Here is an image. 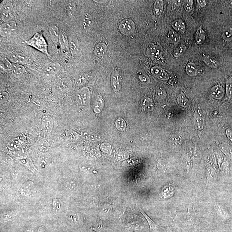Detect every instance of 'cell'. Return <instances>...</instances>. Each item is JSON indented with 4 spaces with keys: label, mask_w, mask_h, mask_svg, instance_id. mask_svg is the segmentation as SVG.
<instances>
[{
    "label": "cell",
    "mask_w": 232,
    "mask_h": 232,
    "mask_svg": "<svg viewBox=\"0 0 232 232\" xmlns=\"http://www.w3.org/2000/svg\"><path fill=\"white\" fill-rule=\"evenodd\" d=\"M25 43L30 46H32L41 53L50 57L48 51V45L44 37L41 33L37 32Z\"/></svg>",
    "instance_id": "cell-1"
},
{
    "label": "cell",
    "mask_w": 232,
    "mask_h": 232,
    "mask_svg": "<svg viewBox=\"0 0 232 232\" xmlns=\"http://www.w3.org/2000/svg\"><path fill=\"white\" fill-rule=\"evenodd\" d=\"M17 30V23L14 21L11 20L5 22L1 26L0 32L2 37L9 36L15 32Z\"/></svg>",
    "instance_id": "cell-2"
},
{
    "label": "cell",
    "mask_w": 232,
    "mask_h": 232,
    "mask_svg": "<svg viewBox=\"0 0 232 232\" xmlns=\"http://www.w3.org/2000/svg\"><path fill=\"white\" fill-rule=\"evenodd\" d=\"M76 97L77 102L80 105H87L90 100V92L89 89L84 87L80 89L77 92Z\"/></svg>",
    "instance_id": "cell-3"
},
{
    "label": "cell",
    "mask_w": 232,
    "mask_h": 232,
    "mask_svg": "<svg viewBox=\"0 0 232 232\" xmlns=\"http://www.w3.org/2000/svg\"><path fill=\"white\" fill-rule=\"evenodd\" d=\"M119 28L122 33L129 35L134 32L135 27L133 21L129 19H126L120 23Z\"/></svg>",
    "instance_id": "cell-4"
},
{
    "label": "cell",
    "mask_w": 232,
    "mask_h": 232,
    "mask_svg": "<svg viewBox=\"0 0 232 232\" xmlns=\"http://www.w3.org/2000/svg\"><path fill=\"white\" fill-rule=\"evenodd\" d=\"M8 59L12 63L22 64H27L28 60L27 57L23 53H14L9 56Z\"/></svg>",
    "instance_id": "cell-5"
},
{
    "label": "cell",
    "mask_w": 232,
    "mask_h": 232,
    "mask_svg": "<svg viewBox=\"0 0 232 232\" xmlns=\"http://www.w3.org/2000/svg\"><path fill=\"white\" fill-rule=\"evenodd\" d=\"M59 41L62 53L65 54H68L70 52L69 41L66 33L63 30H61L60 33Z\"/></svg>",
    "instance_id": "cell-6"
},
{
    "label": "cell",
    "mask_w": 232,
    "mask_h": 232,
    "mask_svg": "<svg viewBox=\"0 0 232 232\" xmlns=\"http://www.w3.org/2000/svg\"><path fill=\"white\" fill-rule=\"evenodd\" d=\"M41 124L43 132L46 134L50 133L53 127V120L50 116H44L41 121Z\"/></svg>",
    "instance_id": "cell-7"
},
{
    "label": "cell",
    "mask_w": 232,
    "mask_h": 232,
    "mask_svg": "<svg viewBox=\"0 0 232 232\" xmlns=\"http://www.w3.org/2000/svg\"><path fill=\"white\" fill-rule=\"evenodd\" d=\"M151 72L153 75L160 80H167L169 79V76L168 73L160 67H153L151 68Z\"/></svg>",
    "instance_id": "cell-8"
},
{
    "label": "cell",
    "mask_w": 232,
    "mask_h": 232,
    "mask_svg": "<svg viewBox=\"0 0 232 232\" xmlns=\"http://www.w3.org/2000/svg\"><path fill=\"white\" fill-rule=\"evenodd\" d=\"M35 187L34 182L29 180L22 184L20 190L21 194L24 196H28L32 192Z\"/></svg>",
    "instance_id": "cell-9"
},
{
    "label": "cell",
    "mask_w": 232,
    "mask_h": 232,
    "mask_svg": "<svg viewBox=\"0 0 232 232\" xmlns=\"http://www.w3.org/2000/svg\"><path fill=\"white\" fill-rule=\"evenodd\" d=\"M112 88L115 92H118L120 90L122 86V78L119 74L116 71L112 75Z\"/></svg>",
    "instance_id": "cell-10"
},
{
    "label": "cell",
    "mask_w": 232,
    "mask_h": 232,
    "mask_svg": "<svg viewBox=\"0 0 232 232\" xmlns=\"http://www.w3.org/2000/svg\"><path fill=\"white\" fill-rule=\"evenodd\" d=\"M52 160L51 155L48 153H43L39 156L38 158V162L39 165L43 167L49 165Z\"/></svg>",
    "instance_id": "cell-11"
},
{
    "label": "cell",
    "mask_w": 232,
    "mask_h": 232,
    "mask_svg": "<svg viewBox=\"0 0 232 232\" xmlns=\"http://www.w3.org/2000/svg\"><path fill=\"white\" fill-rule=\"evenodd\" d=\"M61 68V65L58 62H53L50 63L45 66L44 72L48 75H54L59 72Z\"/></svg>",
    "instance_id": "cell-12"
},
{
    "label": "cell",
    "mask_w": 232,
    "mask_h": 232,
    "mask_svg": "<svg viewBox=\"0 0 232 232\" xmlns=\"http://www.w3.org/2000/svg\"><path fill=\"white\" fill-rule=\"evenodd\" d=\"M212 96L215 99H221L224 95V90L220 85H216L212 88L211 91Z\"/></svg>",
    "instance_id": "cell-13"
},
{
    "label": "cell",
    "mask_w": 232,
    "mask_h": 232,
    "mask_svg": "<svg viewBox=\"0 0 232 232\" xmlns=\"http://www.w3.org/2000/svg\"><path fill=\"white\" fill-rule=\"evenodd\" d=\"M140 210L142 214L143 215L144 217H145V218L146 220H147V221H148V224H149V226H150V232H159L160 230L161 229H164L163 228V227H160L157 224H156V223L155 222H154V221H153L152 219H150V218H149V217H148L145 213V212H144L141 208H140Z\"/></svg>",
    "instance_id": "cell-14"
},
{
    "label": "cell",
    "mask_w": 232,
    "mask_h": 232,
    "mask_svg": "<svg viewBox=\"0 0 232 232\" xmlns=\"http://www.w3.org/2000/svg\"><path fill=\"white\" fill-rule=\"evenodd\" d=\"M49 33L53 42L55 43H58L59 40L60 33L58 27L55 25L52 26L49 29Z\"/></svg>",
    "instance_id": "cell-15"
},
{
    "label": "cell",
    "mask_w": 232,
    "mask_h": 232,
    "mask_svg": "<svg viewBox=\"0 0 232 232\" xmlns=\"http://www.w3.org/2000/svg\"><path fill=\"white\" fill-rule=\"evenodd\" d=\"M162 51L163 50L161 46L158 44H154L149 47L148 52L151 57L157 58L161 55Z\"/></svg>",
    "instance_id": "cell-16"
},
{
    "label": "cell",
    "mask_w": 232,
    "mask_h": 232,
    "mask_svg": "<svg viewBox=\"0 0 232 232\" xmlns=\"http://www.w3.org/2000/svg\"><path fill=\"white\" fill-rule=\"evenodd\" d=\"M1 13H13L12 3L8 1H4L1 5Z\"/></svg>",
    "instance_id": "cell-17"
},
{
    "label": "cell",
    "mask_w": 232,
    "mask_h": 232,
    "mask_svg": "<svg viewBox=\"0 0 232 232\" xmlns=\"http://www.w3.org/2000/svg\"><path fill=\"white\" fill-rule=\"evenodd\" d=\"M172 27L174 29L180 32L184 33L186 30V25L182 20H177L172 22Z\"/></svg>",
    "instance_id": "cell-18"
},
{
    "label": "cell",
    "mask_w": 232,
    "mask_h": 232,
    "mask_svg": "<svg viewBox=\"0 0 232 232\" xmlns=\"http://www.w3.org/2000/svg\"><path fill=\"white\" fill-rule=\"evenodd\" d=\"M206 33L202 28H199L196 34L195 41L196 43L199 45L203 44L205 41Z\"/></svg>",
    "instance_id": "cell-19"
},
{
    "label": "cell",
    "mask_w": 232,
    "mask_h": 232,
    "mask_svg": "<svg viewBox=\"0 0 232 232\" xmlns=\"http://www.w3.org/2000/svg\"><path fill=\"white\" fill-rule=\"evenodd\" d=\"M203 61L206 65L212 68H216L219 66L218 61L208 56H204L203 58Z\"/></svg>",
    "instance_id": "cell-20"
},
{
    "label": "cell",
    "mask_w": 232,
    "mask_h": 232,
    "mask_svg": "<svg viewBox=\"0 0 232 232\" xmlns=\"http://www.w3.org/2000/svg\"><path fill=\"white\" fill-rule=\"evenodd\" d=\"M107 50V46L104 43H98L96 46L94 50L95 55L101 57L105 54Z\"/></svg>",
    "instance_id": "cell-21"
},
{
    "label": "cell",
    "mask_w": 232,
    "mask_h": 232,
    "mask_svg": "<svg viewBox=\"0 0 232 232\" xmlns=\"http://www.w3.org/2000/svg\"><path fill=\"white\" fill-rule=\"evenodd\" d=\"M22 147L19 138H16L12 140L7 144V148L9 150H18Z\"/></svg>",
    "instance_id": "cell-22"
},
{
    "label": "cell",
    "mask_w": 232,
    "mask_h": 232,
    "mask_svg": "<svg viewBox=\"0 0 232 232\" xmlns=\"http://www.w3.org/2000/svg\"><path fill=\"white\" fill-rule=\"evenodd\" d=\"M186 72L187 75L190 76H195L197 75L198 70L194 63L190 62L186 65Z\"/></svg>",
    "instance_id": "cell-23"
},
{
    "label": "cell",
    "mask_w": 232,
    "mask_h": 232,
    "mask_svg": "<svg viewBox=\"0 0 232 232\" xmlns=\"http://www.w3.org/2000/svg\"><path fill=\"white\" fill-rule=\"evenodd\" d=\"M164 3L163 1H157L155 3L153 7V12L156 16L161 14L164 10Z\"/></svg>",
    "instance_id": "cell-24"
},
{
    "label": "cell",
    "mask_w": 232,
    "mask_h": 232,
    "mask_svg": "<svg viewBox=\"0 0 232 232\" xmlns=\"http://www.w3.org/2000/svg\"><path fill=\"white\" fill-rule=\"evenodd\" d=\"M71 82L70 80L67 79V78H64L60 80L57 86L58 88L61 90H68L70 87Z\"/></svg>",
    "instance_id": "cell-25"
},
{
    "label": "cell",
    "mask_w": 232,
    "mask_h": 232,
    "mask_svg": "<svg viewBox=\"0 0 232 232\" xmlns=\"http://www.w3.org/2000/svg\"><path fill=\"white\" fill-rule=\"evenodd\" d=\"M222 36L225 41L230 42L232 41V27H226L223 30Z\"/></svg>",
    "instance_id": "cell-26"
},
{
    "label": "cell",
    "mask_w": 232,
    "mask_h": 232,
    "mask_svg": "<svg viewBox=\"0 0 232 232\" xmlns=\"http://www.w3.org/2000/svg\"><path fill=\"white\" fill-rule=\"evenodd\" d=\"M39 149L41 152L46 153L48 151L50 148V144L45 139H41L39 142Z\"/></svg>",
    "instance_id": "cell-27"
},
{
    "label": "cell",
    "mask_w": 232,
    "mask_h": 232,
    "mask_svg": "<svg viewBox=\"0 0 232 232\" xmlns=\"http://www.w3.org/2000/svg\"><path fill=\"white\" fill-rule=\"evenodd\" d=\"M1 66L6 71H12V63L7 58H3L1 61Z\"/></svg>",
    "instance_id": "cell-28"
},
{
    "label": "cell",
    "mask_w": 232,
    "mask_h": 232,
    "mask_svg": "<svg viewBox=\"0 0 232 232\" xmlns=\"http://www.w3.org/2000/svg\"><path fill=\"white\" fill-rule=\"evenodd\" d=\"M69 47L70 51L72 54H74L77 53L78 51V45L76 40L74 39H70L69 41Z\"/></svg>",
    "instance_id": "cell-29"
},
{
    "label": "cell",
    "mask_w": 232,
    "mask_h": 232,
    "mask_svg": "<svg viewBox=\"0 0 232 232\" xmlns=\"http://www.w3.org/2000/svg\"><path fill=\"white\" fill-rule=\"evenodd\" d=\"M12 71L17 75H22L25 72V68L22 64L12 63Z\"/></svg>",
    "instance_id": "cell-30"
},
{
    "label": "cell",
    "mask_w": 232,
    "mask_h": 232,
    "mask_svg": "<svg viewBox=\"0 0 232 232\" xmlns=\"http://www.w3.org/2000/svg\"><path fill=\"white\" fill-rule=\"evenodd\" d=\"M22 164L25 165L26 167L29 168L33 172L35 173L37 171V169L35 168L34 165L33 164L32 160L30 158H28L27 159H23L21 161Z\"/></svg>",
    "instance_id": "cell-31"
},
{
    "label": "cell",
    "mask_w": 232,
    "mask_h": 232,
    "mask_svg": "<svg viewBox=\"0 0 232 232\" xmlns=\"http://www.w3.org/2000/svg\"><path fill=\"white\" fill-rule=\"evenodd\" d=\"M103 105L102 99L99 97H97L95 99L94 103V111L96 113L100 112L102 109Z\"/></svg>",
    "instance_id": "cell-32"
},
{
    "label": "cell",
    "mask_w": 232,
    "mask_h": 232,
    "mask_svg": "<svg viewBox=\"0 0 232 232\" xmlns=\"http://www.w3.org/2000/svg\"><path fill=\"white\" fill-rule=\"evenodd\" d=\"M186 46L184 44H182L178 46L174 51L173 54L174 57H178L182 56L186 50Z\"/></svg>",
    "instance_id": "cell-33"
},
{
    "label": "cell",
    "mask_w": 232,
    "mask_h": 232,
    "mask_svg": "<svg viewBox=\"0 0 232 232\" xmlns=\"http://www.w3.org/2000/svg\"><path fill=\"white\" fill-rule=\"evenodd\" d=\"M92 23V18L90 15L89 14H85L83 17V28L85 29L88 28L89 27H90Z\"/></svg>",
    "instance_id": "cell-34"
},
{
    "label": "cell",
    "mask_w": 232,
    "mask_h": 232,
    "mask_svg": "<svg viewBox=\"0 0 232 232\" xmlns=\"http://www.w3.org/2000/svg\"><path fill=\"white\" fill-rule=\"evenodd\" d=\"M168 37H169V39H171L172 43L174 44H177L179 42L180 40L179 35L175 31H169Z\"/></svg>",
    "instance_id": "cell-35"
},
{
    "label": "cell",
    "mask_w": 232,
    "mask_h": 232,
    "mask_svg": "<svg viewBox=\"0 0 232 232\" xmlns=\"http://www.w3.org/2000/svg\"><path fill=\"white\" fill-rule=\"evenodd\" d=\"M52 206L53 211L55 212H58L61 208V201L59 199L54 198L53 200Z\"/></svg>",
    "instance_id": "cell-36"
},
{
    "label": "cell",
    "mask_w": 232,
    "mask_h": 232,
    "mask_svg": "<svg viewBox=\"0 0 232 232\" xmlns=\"http://www.w3.org/2000/svg\"><path fill=\"white\" fill-rule=\"evenodd\" d=\"M64 185L66 189L69 190H75L76 188V184L72 180H67L64 182Z\"/></svg>",
    "instance_id": "cell-37"
},
{
    "label": "cell",
    "mask_w": 232,
    "mask_h": 232,
    "mask_svg": "<svg viewBox=\"0 0 232 232\" xmlns=\"http://www.w3.org/2000/svg\"><path fill=\"white\" fill-rule=\"evenodd\" d=\"M178 102L182 106L184 107L187 106L188 103V100L183 93H182L179 96V98H178Z\"/></svg>",
    "instance_id": "cell-38"
},
{
    "label": "cell",
    "mask_w": 232,
    "mask_h": 232,
    "mask_svg": "<svg viewBox=\"0 0 232 232\" xmlns=\"http://www.w3.org/2000/svg\"><path fill=\"white\" fill-rule=\"evenodd\" d=\"M15 212L13 211H8L5 212L2 215V218L6 221L12 220L15 215Z\"/></svg>",
    "instance_id": "cell-39"
},
{
    "label": "cell",
    "mask_w": 232,
    "mask_h": 232,
    "mask_svg": "<svg viewBox=\"0 0 232 232\" xmlns=\"http://www.w3.org/2000/svg\"><path fill=\"white\" fill-rule=\"evenodd\" d=\"M11 175L14 179L17 180L19 179L21 175V171L18 168L13 167L12 168L11 171Z\"/></svg>",
    "instance_id": "cell-40"
},
{
    "label": "cell",
    "mask_w": 232,
    "mask_h": 232,
    "mask_svg": "<svg viewBox=\"0 0 232 232\" xmlns=\"http://www.w3.org/2000/svg\"><path fill=\"white\" fill-rule=\"evenodd\" d=\"M17 155L21 158L25 159L27 157L28 151L27 149L24 147H21L17 150Z\"/></svg>",
    "instance_id": "cell-41"
},
{
    "label": "cell",
    "mask_w": 232,
    "mask_h": 232,
    "mask_svg": "<svg viewBox=\"0 0 232 232\" xmlns=\"http://www.w3.org/2000/svg\"><path fill=\"white\" fill-rule=\"evenodd\" d=\"M226 93L228 97L230 98L232 96V81L231 80H228L226 83Z\"/></svg>",
    "instance_id": "cell-42"
},
{
    "label": "cell",
    "mask_w": 232,
    "mask_h": 232,
    "mask_svg": "<svg viewBox=\"0 0 232 232\" xmlns=\"http://www.w3.org/2000/svg\"><path fill=\"white\" fill-rule=\"evenodd\" d=\"M66 136L70 140H75L77 139L78 138V134L72 130L68 131L66 133Z\"/></svg>",
    "instance_id": "cell-43"
},
{
    "label": "cell",
    "mask_w": 232,
    "mask_h": 232,
    "mask_svg": "<svg viewBox=\"0 0 232 232\" xmlns=\"http://www.w3.org/2000/svg\"><path fill=\"white\" fill-rule=\"evenodd\" d=\"M184 7L185 10L188 12L191 11L192 9L193 1H184Z\"/></svg>",
    "instance_id": "cell-44"
},
{
    "label": "cell",
    "mask_w": 232,
    "mask_h": 232,
    "mask_svg": "<svg viewBox=\"0 0 232 232\" xmlns=\"http://www.w3.org/2000/svg\"><path fill=\"white\" fill-rule=\"evenodd\" d=\"M116 128H117L119 130L122 131V130H124L125 129V123L124 121L123 120L121 119L118 120L116 121Z\"/></svg>",
    "instance_id": "cell-45"
},
{
    "label": "cell",
    "mask_w": 232,
    "mask_h": 232,
    "mask_svg": "<svg viewBox=\"0 0 232 232\" xmlns=\"http://www.w3.org/2000/svg\"><path fill=\"white\" fill-rule=\"evenodd\" d=\"M87 76L86 75H81L78 77L77 80V83L78 85H82L86 81Z\"/></svg>",
    "instance_id": "cell-46"
},
{
    "label": "cell",
    "mask_w": 232,
    "mask_h": 232,
    "mask_svg": "<svg viewBox=\"0 0 232 232\" xmlns=\"http://www.w3.org/2000/svg\"><path fill=\"white\" fill-rule=\"evenodd\" d=\"M2 161L6 165H12L13 164V160L9 156H6L2 159Z\"/></svg>",
    "instance_id": "cell-47"
},
{
    "label": "cell",
    "mask_w": 232,
    "mask_h": 232,
    "mask_svg": "<svg viewBox=\"0 0 232 232\" xmlns=\"http://www.w3.org/2000/svg\"><path fill=\"white\" fill-rule=\"evenodd\" d=\"M69 218L70 221L74 223H77L79 221L78 216L75 214H71L69 216Z\"/></svg>",
    "instance_id": "cell-48"
},
{
    "label": "cell",
    "mask_w": 232,
    "mask_h": 232,
    "mask_svg": "<svg viewBox=\"0 0 232 232\" xmlns=\"http://www.w3.org/2000/svg\"><path fill=\"white\" fill-rule=\"evenodd\" d=\"M152 105H153L151 103V102L148 100H147V99H146L144 101V106L146 107L145 108L147 109L150 110V111L151 110V107H153Z\"/></svg>",
    "instance_id": "cell-49"
},
{
    "label": "cell",
    "mask_w": 232,
    "mask_h": 232,
    "mask_svg": "<svg viewBox=\"0 0 232 232\" xmlns=\"http://www.w3.org/2000/svg\"><path fill=\"white\" fill-rule=\"evenodd\" d=\"M80 168L82 171H87V172H88L91 170V167L89 166H87V165H81Z\"/></svg>",
    "instance_id": "cell-50"
},
{
    "label": "cell",
    "mask_w": 232,
    "mask_h": 232,
    "mask_svg": "<svg viewBox=\"0 0 232 232\" xmlns=\"http://www.w3.org/2000/svg\"><path fill=\"white\" fill-rule=\"evenodd\" d=\"M166 96V94H165V92L164 91L160 90L158 91L157 93V96L160 98H164Z\"/></svg>",
    "instance_id": "cell-51"
},
{
    "label": "cell",
    "mask_w": 232,
    "mask_h": 232,
    "mask_svg": "<svg viewBox=\"0 0 232 232\" xmlns=\"http://www.w3.org/2000/svg\"><path fill=\"white\" fill-rule=\"evenodd\" d=\"M74 5H72V3H70L68 7V11L69 14L71 15L72 14V11H74Z\"/></svg>",
    "instance_id": "cell-52"
},
{
    "label": "cell",
    "mask_w": 232,
    "mask_h": 232,
    "mask_svg": "<svg viewBox=\"0 0 232 232\" xmlns=\"http://www.w3.org/2000/svg\"><path fill=\"white\" fill-rule=\"evenodd\" d=\"M8 94L6 92H2L1 93V100H5L7 99L8 97Z\"/></svg>",
    "instance_id": "cell-53"
},
{
    "label": "cell",
    "mask_w": 232,
    "mask_h": 232,
    "mask_svg": "<svg viewBox=\"0 0 232 232\" xmlns=\"http://www.w3.org/2000/svg\"><path fill=\"white\" fill-rule=\"evenodd\" d=\"M198 4L201 7H205L206 5V2L205 1H197Z\"/></svg>",
    "instance_id": "cell-54"
},
{
    "label": "cell",
    "mask_w": 232,
    "mask_h": 232,
    "mask_svg": "<svg viewBox=\"0 0 232 232\" xmlns=\"http://www.w3.org/2000/svg\"><path fill=\"white\" fill-rule=\"evenodd\" d=\"M226 135L230 140L232 142V132L230 130H226Z\"/></svg>",
    "instance_id": "cell-55"
},
{
    "label": "cell",
    "mask_w": 232,
    "mask_h": 232,
    "mask_svg": "<svg viewBox=\"0 0 232 232\" xmlns=\"http://www.w3.org/2000/svg\"><path fill=\"white\" fill-rule=\"evenodd\" d=\"M141 80H142V81H143V82H149V78H148V77H147V76H145V75H143V76H142L141 77Z\"/></svg>",
    "instance_id": "cell-56"
},
{
    "label": "cell",
    "mask_w": 232,
    "mask_h": 232,
    "mask_svg": "<svg viewBox=\"0 0 232 232\" xmlns=\"http://www.w3.org/2000/svg\"><path fill=\"white\" fill-rule=\"evenodd\" d=\"M94 2H96L98 3H103L105 2L106 1H94Z\"/></svg>",
    "instance_id": "cell-57"
},
{
    "label": "cell",
    "mask_w": 232,
    "mask_h": 232,
    "mask_svg": "<svg viewBox=\"0 0 232 232\" xmlns=\"http://www.w3.org/2000/svg\"><path fill=\"white\" fill-rule=\"evenodd\" d=\"M38 232H44L43 228L41 227L40 228H39V230H38Z\"/></svg>",
    "instance_id": "cell-58"
},
{
    "label": "cell",
    "mask_w": 232,
    "mask_h": 232,
    "mask_svg": "<svg viewBox=\"0 0 232 232\" xmlns=\"http://www.w3.org/2000/svg\"><path fill=\"white\" fill-rule=\"evenodd\" d=\"M25 232H33V230L29 229L26 230Z\"/></svg>",
    "instance_id": "cell-59"
}]
</instances>
